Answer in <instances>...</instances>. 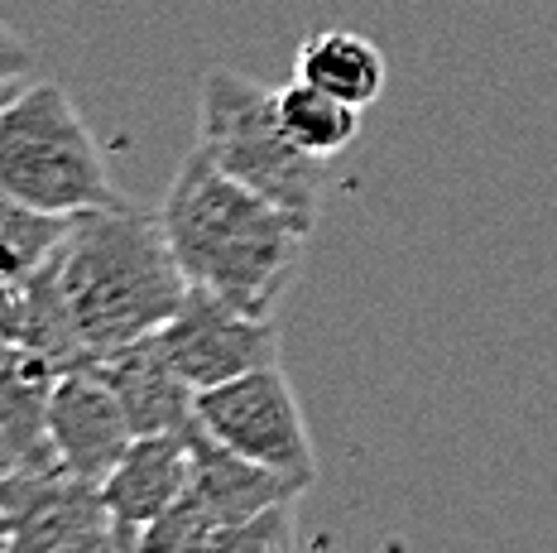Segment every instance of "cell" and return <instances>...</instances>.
Here are the masks:
<instances>
[{
    "instance_id": "17",
    "label": "cell",
    "mask_w": 557,
    "mask_h": 553,
    "mask_svg": "<svg viewBox=\"0 0 557 553\" xmlns=\"http://www.w3.org/2000/svg\"><path fill=\"white\" fill-rule=\"evenodd\" d=\"M207 553H294V501L274 505L255 520L216 529Z\"/></svg>"
},
{
    "instance_id": "21",
    "label": "cell",
    "mask_w": 557,
    "mask_h": 553,
    "mask_svg": "<svg viewBox=\"0 0 557 553\" xmlns=\"http://www.w3.org/2000/svg\"><path fill=\"white\" fill-rule=\"evenodd\" d=\"M5 549H10V525L0 520V553H5Z\"/></svg>"
},
{
    "instance_id": "15",
    "label": "cell",
    "mask_w": 557,
    "mask_h": 553,
    "mask_svg": "<svg viewBox=\"0 0 557 553\" xmlns=\"http://www.w3.org/2000/svg\"><path fill=\"white\" fill-rule=\"evenodd\" d=\"M73 217H53L0 193V284H25L44 270L67 236Z\"/></svg>"
},
{
    "instance_id": "5",
    "label": "cell",
    "mask_w": 557,
    "mask_h": 553,
    "mask_svg": "<svg viewBox=\"0 0 557 553\" xmlns=\"http://www.w3.org/2000/svg\"><path fill=\"white\" fill-rule=\"evenodd\" d=\"M197 429L250 463L294 477L298 487L318 481V453H312L304 405L278 366H260L226 385L197 390Z\"/></svg>"
},
{
    "instance_id": "19",
    "label": "cell",
    "mask_w": 557,
    "mask_h": 553,
    "mask_svg": "<svg viewBox=\"0 0 557 553\" xmlns=\"http://www.w3.org/2000/svg\"><path fill=\"white\" fill-rule=\"evenodd\" d=\"M58 553H135L131 544H125L121 534H115L111 525H101V529H91V534H83V539H73V544H63Z\"/></svg>"
},
{
    "instance_id": "9",
    "label": "cell",
    "mask_w": 557,
    "mask_h": 553,
    "mask_svg": "<svg viewBox=\"0 0 557 553\" xmlns=\"http://www.w3.org/2000/svg\"><path fill=\"white\" fill-rule=\"evenodd\" d=\"M91 371L107 380L111 395L121 400L135 438H145V433H188L197 423V390L183 380L178 366L169 361L159 332L97 356Z\"/></svg>"
},
{
    "instance_id": "13",
    "label": "cell",
    "mask_w": 557,
    "mask_h": 553,
    "mask_svg": "<svg viewBox=\"0 0 557 553\" xmlns=\"http://www.w3.org/2000/svg\"><path fill=\"white\" fill-rule=\"evenodd\" d=\"M63 371L44 352L0 337V433L34 457H58L49 443V405Z\"/></svg>"
},
{
    "instance_id": "3",
    "label": "cell",
    "mask_w": 557,
    "mask_h": 553,
    "mask_svg": "<svg viewBox=\"0 0 557 553\" xmlns=\"http://www.w3.org/2000/svg\"><path fill=\"white\" fill-rule=\"evenodd\" d=\"M197 149L222 174L284 207L304 232L322 212V164L278 121V87L250 83L236 67H212L197 87Z\"/></svg>"
},
{
    "instance_id": "18",
    "label": "cell",
    "mask_w": 557,
    "mask_h": 553,
    "mask_svg": "<svg viewBox=\"0 0 557 553\" xmlns=\"http://www.w3.org/2000/svg\"><path fill=\"white\" fill-rule=\"evenodd\" d=\"M29 73H34V49L10 25H0V97L20 91Z\"/></svg>"
},
{
    "instance_id": "12",
    "label": "cell",
    "mask_w": 557,
    "mask_h": 553,
    "mask_svg": "<svg viewBox=\"0 0 557 553\" xmlns=\"http://www.w3.org/2000/svg\"><path fill=\"white\" fill-rule=\"evenodd\" d=\"M294 77L332 91V97L351 101V107H375L380 91H385V53L375 39L356 29H318L298 44L294 53Z\"/></svg>"
},
{
    "instance_id": "6",
    "label": "cell",
    "mask_w": 557,
    "mask_h": 553,
    "mask_svg": "<svg viewBox=\"0 0 557 553\" xmlns=\"http://www.w3.org/2000/svg\"><path fill=\"white\" fill-rule=\"evenodd\" d=\"M159 342L193 390H212L260 366H278L274 318L246 314L212 290H188L183 308L159 328Z\"/></svg>"
},
{
    "instance_id": "8",
    "label": "cell",
    "mask_w": 557,
    "mask_h": 553,
    "mask_svg": "<svg viewBox=\"0 0 557 553\" xmlns=\"http://www.w3.org/2000/svg\"><path fill=\"white\" fill-rule=\"evenodd\" d=\"M49 443L73 477L83 481H107L111 467L131 453L135 429L125 419L121 400L97 371H67L53 390L49 405Z\"/></svg>"
},
{
    "instance_id": "4",
    "label": "cell",
    "mask_w": 557,
    "mask_h": 553,
    "mask_svg": "<svg viewBox=\"0 0 557 553\" xmlns=\"http://www.w3.org/2000/svg\"><path fill=\"white\" fill-rule=\"evenodd\" d=\"M0 193L53 217L121 207L107 149L58 83L20 87L0 101Z\"/></svg>"
},
{
    "instance_id": "14",
    "label": "cell",
    "mask_w": 557,
    "mask_h": 553,
    "mask_svg": "<svg viewBox=\"0 0 557 553\" xmlns=\"http://www.w3.org/2000/svg\"><path fill=\"white\" fill-rule=\"evenodd\" d=\"M278 121H284V131L318 159L346 155V149L356 145V135H361V107H351V101L304 83V77L278 87Z\"/></svg>"
},
{
    "instance_id": "11",
    "label": "cell",
    "mask_w": 557,
    "mask_h": 553,
    "mask_svg": "<svg viewBox=\"0 0 557 553\" xmlns=\"http://www.w3.org/2000/svg\"><path fill=\"white\" fill-rule=\"evenodd\" d=\"M188 447H193L188 491L202 501V511L212 515L222 529L240 525V520H255V515L298 501V495L308 491V487H298L294 477H284V471H270V467L250 463V457L231 453L226 443H216V438L202 433L197 423L188 433Z\"/></svg>"
},
{
    "instance_id": "20",
    "label": "cell",
    "mask_w": 557,
    "mask_h": 553,
    "mask_svg": "<svg viewBox=\"0 0 557 553\" xmlns=\"http://www.w3.org/2000/svg\"><path fill=\"white\" fill-rule=\"evenodd\" d=\"M25 463H58V457H34V453H25V447L15 443V438L0 433V477H10V471L25 467Z\"/></svg>"
},
{
    "instance_id": "22",
    "label": "cell",
    "mask_w": 557,
    "mask_h": 553,
    "mask_svg": "<svg viewBox=\"0 0 557 553\" xmlns=\"http://www.w3.org/2000/svg\"><path fill=\"white\" fill-rule=\"evenodd\" d=\"M0 101H5V97H0Z\"/></svg>"
},
{
    "instance_id": "16",
    "label": "cell",
    "mask_w": 557,
    "mask_h": 553,
    "mask_svg": "<svg viewBox=\"0 0 557 553\" xmlns=\"http://www.w3.org/2000/svg\"><path fill=\"white\" fill-rule=\"evenodd\" d=\"M216 529H222V525L202 511V501H197L193 491H183L154 525L139 529L135 553H207V544H212Z\"/></svg>"
},
{
    "instance_id": "10",
    "label": "cell",
    "mask_w": 557,
    "mask_h": 553,
    "mask_svg": "<svg viewBox=\"0 0 557 553\" xmlns=\"http://www.w3.org/2000/svg\"><path fill=\"white\" fill-rule=\"evenodd\" d=\"M193 433V429H188ZM188 433H145L131 443V453L111 467L101 481V501H107L111 529L135 549L139 529L154 525L159 515L188 491L193 471V447Z\"/></svg>"
},
{
    "instance_id": "7",
    "label": "cell",
    "mask_w": 557,
    "mask_h": 553,
    "mask_svg": "<svg viewBox=\"0 0 557 553\" xmlns=\"http://www.w3.org/2000/svg\"><path fill=\"white\" fill-rule=\"evenodd\" d=\"M0 520L10 525L5 553H58L111 525V515L97 481L73 477L63 463H25L0 477Z\"/></svg>"
},
{
    "instance_id": "1",
    "label": "cell",
    "mask_w": 557,
    "mask_h": 553,
    "mask_svg": "<svg viewBox=\"0 0 557 553\" xmlns=\"http://www.w3.org/2000/svg\"><path fill=\"white\" fill-rule=\"evenodd\" d=\"M159 217L193 290H212L246 314L274 318V304L294 284L308 241L284 207L222 174L193 145L169 183Z\"/></svg>"
},
{
    "instance_id": "2",
    "label": "cell",
    "mask_w": 557,
    "mask_h": 553,
    "mask_svg": "<svg viewBox=\"0 0 557 553\" xmlns=\"http://www.w3.org/2000/svg\"><path fill=\"white\" fill-rule=\"evenodd\" d=\"M53 274L91 356L154 337L193 290L169 246L164 217L125 202L77 212L53 256Z\"/></svg>"
}]
</instances>
